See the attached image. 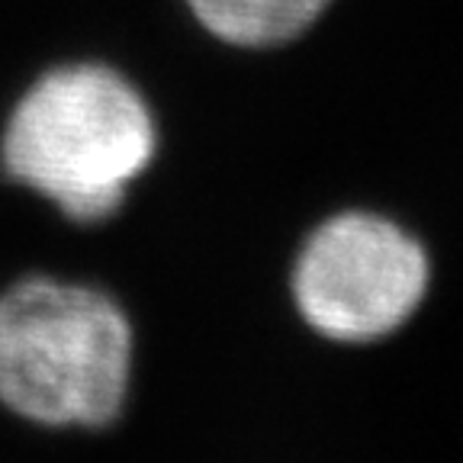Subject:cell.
Listing matches in <instances>:
<instances>
[{
    "mask_svg": "<svg viewBox=\"0 0 463 463\" xmlns=\"http://www.w3.org/2000/svg\"><path fill=\"white\" fill-rule=\"evenodd\" d=\"M158 155L148 97L107 61H65L39 74L10 109L0 161L71 222H103Z\"/></svg>",
    "mask_w": 463,
    "mask_h": 463,
    "instance_id": "cell-1",
    "label": "cell"
},
{
    "mask_svg": "<svg viewBox=\"0 0 463 463\" xmlns=\"http://www.w3.org/2000/svg\"><path fill=\"white\" fill-rule=\"evenodd\" d=\"M132 332L94 287L29 277L0 293V402L43 425L100 428L129 386Z\"/></svg>",
    "mask_w": 463,
    "mask_h": 463,
    "instance_id": "cell-2",
    "label": "cell"
},
{
    "mask_svg": "<svg viewBox=\"0 0 463 463\" xmlns=\"http://www.w3.org/2000/svg\"><path fill=\"white\" fill-rule=\"evenodd\" d=\"M428 254L380 213L347 210L306 239L293 268V297L316 332L370 341L396 332L428 289Z\"/></svg>",
    "mask_w": 463,
    "mask_h": 463,
    "instance_id": "cell-3",
    "label": "cell"
},
{
    "mask_svg": "<svg viewBox=\"0 0 463 463\" xmlns=\"http://www.w3.org/2000/svg\"><path fill=\"white\" fill-rule=\"evenodd\" d=\"M216 43L245 52L280 49L316 26L335 0H184Z\"/></svg>",
    "mask_w": 463,
    "mask_h": 463,
    "instance_id": "cell-4",
    "label": "cell"
}]
</instances>
